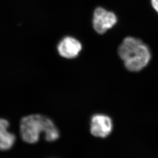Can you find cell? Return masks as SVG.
I'll use <instances>...</instances> for the list:
<instances>
[{
	"instance_id": "8992f818",
	"label": "cell",
	"mask_w": 158,
	"mask_h": 158,
	"mask_svg": "<svg viewBox=\"0 0 158 158\" xmlns=\"http://www.w3.org/2000/svg\"><path fill=\"white\" fill-rule=\"evenodd\" d=\"M9 123L7 120L0 119V150L10 149L15 142V136L8 131Z\"/></svg>"
},
{
	"instance_id": "3957f363",
	"label": "cell",
	"mask_w": 158,
	"mask_h": 158,
	"mask_svg": "<svg viewBox=\"0 0 158 158\" xmlns=\"http://www.w3.org/2000/svg\"><path fill=\"white\" fill-rule=\"evenodd\" d=\"M117 22L115 14L102 7H98L94 11L93 24L96 32L103 35L112 28Z\"/></svg>"
},
{
	"instance_id": "277c9868",
	"label": "cell",
	"mask_w": 158,
	"mask_h": 158,
	"mask_svg": "<svg viewBox=\"0 0 158 158\" xmlns=\"http://www.w3.org/2000/svg\"><path fill=\"white\" fill-rule=\"evenodd\" d=\"M113 128L110 118L106 115H96L91 119V133L96 137L106 138L110 134Z\"/></svg>"
},
{
	"instance_id": "7a4b0ae2",
	"label": "cell",
	"mask_w": 158,
	"mask_h": 158,
	"mask_svg": "<svg viewBox=\"0 0 158 158\" xmlns=\"http://www.w3.org/2000/svg\"><path fill=\"white\" fill-rule=\"evenodd\" d=\"M118 54L125 68L131 72H138L145 67L151 58L149 48L142 40L135 37L124 39L118 48Z\"/></svg>"
},
{
	"instance_id": "52a82bcc",
	"label": "cell",
	"mask_w": 158,
	"mask_h": 158,
	"mask_svg": "<svg viewBox=\"0 0 158 158\" xmlns=\"http://www.w3.org/2000/svg\"><path fill=\"white\" fill-rule=\"evenodd\" d=\"M152 7L158 14V0H151Z\"/></svg>"
},
{
	"instance_id": "5b68a950",
	"label": "cell",
	"mask_w": 158,
	"mask_h": 158,
	"mask_svg": "<svg viewBox=\"0 0 158 158\" xmlns=\"http://www.w3.org/2000/svg\"><path fill=\"white\" fill-rule=\"evenodd\" d=\"M81 49V43L71 37H66L63 39L57 48L58 53L61 56L69 59L77 56Z\"/></svg>"
},
{
	"instance_id": "6da1fadb",
	"label": "cell",
	"mask_w": 158,
	"mask_h": 158,
	"mask_svg": "<svg viewBox=\"0 0 158 158\" xmlns=\"http://www.w3.org/2000/svg\"><path fill=\"white\" fill-rule=\"evenodd\" d=\"M45 134L47 141L56 140L60 133L51 120L41 115H31L25 117L20 123L21 137L24 141L34 144L38 142L41 133Z\"/></svg>"
}]
</instances>
